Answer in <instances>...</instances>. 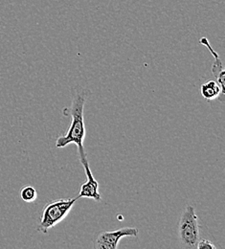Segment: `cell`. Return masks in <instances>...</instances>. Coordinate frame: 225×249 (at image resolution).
<instances>
[{
    "mask_svg": "<svg viewBox=\"0 0 225 249\" xmlns=\"http://www.w3.org/2000/svg\"><path fill=\"white\" fill-rule=\"evenodd\" d=\"M91 91L80 85H75L71 89V106L64 109V114L70 116L71 122L65 135H61L56 140V147L59 149L65 148L70 144H75L78 148L79 159L87 158L84 147L86 138V125L84 118V110L86 103Z\"/></svg>",
    "mask_w": 225,
    "mask_h": 249,
    "instance_id": "1",
    "label": "cell"
},
{
    "mask_svg": "<svg viewBox=\"0 0 225 249\" xmlns=\"http://www.w3.org/2000/svg\"><path fill=\"white\" fill-rule=\"evenodd\" d=\"M78 199L79 197L77 196L73 198L56 199L48 202L41 211L37 221L36 230L39 233L47 234L51 228L59 224L67 217Z\"/></svg>",
    "mask_w": 225,
    "mask_h": 249,
    "instance_id": "2",
    "label": "cell"
},
{
    "mask_svg": "<svg viewBox=\"0 0 225 249\" xmlns=\"http://www.w3.org/2000/svg\"><path fill=\"white\" fill-rule=\"evenodd\" d=\"M177 238L181 248L196 249L200 239L198 218L194 207L188 204L184 208L177 224Z\"/></svg>",
    "mask_w": 225,
    "mask_h": 249,
    "instance_id": "3",
    "label": "cell"
},
{
    "mask_svg": "<svg viewBox=\"0 0 225 249\" xmlns=\"http://www.w3.org/2000/svg\"><path fill=\"white\" fill-rule=\"evenodd\" d=\"M139 233L136 227H124L114 231H102L98 233L93 241L96 249H116L120 241L125 237H136Z\"/></svg>",
    "mask_w": 225,
    "mask_h": 249,
    "instance_id": "4",
    "label": "cell"
},
{
    "mask_svg": "<svg viewBox=\"0 0 225 249\" xmlns=\"http://www.w3.org/2000/svg\"><path fill=\"white\" fill-rule=\"evenodd\" d=\"M80 162L82 163L85 172H86V176H87V181L82 184L78 197L82 198V197H87V198H92L95 201H101L102 200V196L101 194L99 192V183L97 182L96 179L94 178L91 170L89 168V164L87 161V158H84L81 159Z\"/></svg>",
    "mask_w": 225,
    "mask_h": 249,
    "instance_id": "5",
    "label": "cell"
},
{
    "mask_svg": "<svg viewBox=\"0 0 225 249\" xmlns=\"http://www.w3.org/2000/svg\"><path fill=\"white\" fill-rule=\"evenodd\" d=\"M199 42L200 44H203L205 45L209 51L212 53V55L214 56L215 58V62L213 63V66H212V71H213V74L215 76V78L217 79V82L218 84L220 85V87L222 88L223 91L225 93V68H224V65H223V62L219 56V54L213 49V47L211 46L210 42L208 41V39L206 37H201L199 39Z\"/></svg>",
    "mask_w": 225,
    "mask_h": 249,
    "instance_id": "6",
    "label": "cell"
},
{
    "mask_svg": "<svg viewBox=\"0 0 225 249\" xmlns=\"http://www.w3.org/2000/svg\"><path fill=\"white\" fill-rule=\"evenodd\" d=\"M200 92L202 97L207 101L220 99L222 103L225 102V92L217 81L210 80L204 83L200 88Z\"/></svg>",
    "mask_w": 225,
    "mask_h": 249,
    "instance_id": "7",
    "label": "cell"
},
{
    "mask_svg": "<svg viewBox=\"0 0 225 249\" xmlns=\"http://www.w3.org/2000/svg\"><path fill=\"white\" fill-rule=\"evenodd\" d=\"M20 197L23 201L31 203L37 198V192L33 186H24L20 191Z\"/></svg>",
    "mask_w": 225,
    "mask_h": 249,
    "instance_id": "8",
    "label": "cell"
},
{
    "mask_svg": "<svg viewBox=\"0 0 225 249\" xmlns=\"http://www.w3.org/2000/svg\"><path fill=\"white\" fill-rule=\"evenodd\" d=\"M196 249H216V246L213 245L212 242H210L209 240H205V239H199L197 245H196Z\"/></svg>",
    "mask_w": 225,
    "mask_h": 249,
    "instance_id": "9",
    "label": "cell"
}]
</instances>
